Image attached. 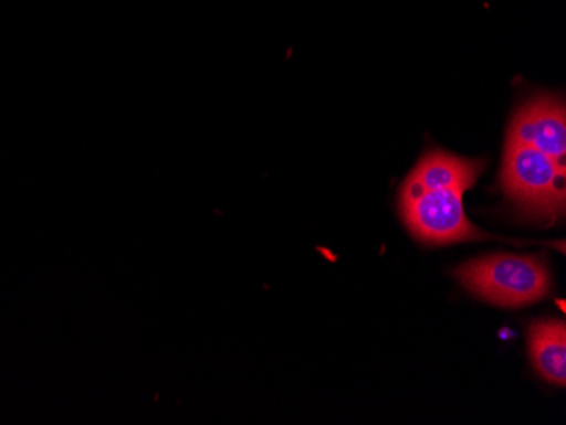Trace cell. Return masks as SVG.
<instances>
[{"label":"cell","mask_w":566,"mask_h":425,"mask_svg":"<svg viewBox=\"0 0 566 425\" xmlns=\"http://www.w3.org/2000/svg\"><path fill=\"white\" fill-rule=\"evenodd\" d=\"M454 277L485 302L512 309L539 302L552 288L548 266L533 256H485L461 265Z\"/></svg>","instance_id":"1"},{"label":"cell","mask_w":566,"mask_h":425,"mask_svg":"<svg viewBox=\"0 0 566 425\" xmlns=\"http://www.w3.org/2000/svg\"><path fill=\"white\" fill-rule=\"evenodd\" d=\"M507 141L520 142L566 161L565 103L556 95L530 98L512 116Z\"/></svg>","instance_id":"4"},{"label":"cell","mask_w":566,"mask_h":425,"mask_svg":"<svg viewBox=\"0 0 566 425\" xmlns=\"http://www.w3.org/2000/svg\"><path fill=\"white\" fill-rule=\"evenodd\" d=\"M501 183L505 195L537 217L555 219L565 211L566 161L520 142H505Z\"/></svg>","instance_id":"2"},{"label":"cell","mask_w":566,"mask_h":425,"mask_svg":"<svg viewBox=\"0 0 566 425\" xmlns=\"http://www.w3.org/2000/svg\"><path fill=\"white\" fill-rule=\"evenodd\" d=\"M463 185L421 190L400 187V215L412 236L424 244H450L458 241L485 240V234L467 217Z\"/></svg>","instance_id":"3"},{"label":"cell","mask_w":566,"mask_h":425,"mask_svg":"<svg viewBox=\"0 0 566 425\" xmlns=\"http://www.w3.org/2000/svg\"><path fill=\"white\" fill-rule=\"evenodd\" d=\"M485 168L483 160H467L448 153L443 149H429L422 155L415 170L407 174L403 185L415 189L432 190L444 187H475L476 180Z\"/></svg>","instance_id":"5"},{"label":"cell","mask_w":566,"mask_h":425,"mask_svg":"<svg viewBox=\"0 0 566 425\" xmlns=\"http://www.w3.org/2000/svg\"><path fill=\"white\" fill-rule=\"evenodd\" d=\"M531 361L542 379L553 385L566 382V328L563 320L534 322L527 332Z\"/></svg>","instance_id":"6"}]
</instances>
